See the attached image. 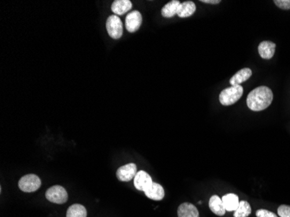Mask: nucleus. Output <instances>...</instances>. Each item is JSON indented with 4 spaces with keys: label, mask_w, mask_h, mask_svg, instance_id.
Returning <instances> with one entry per match:
<instances>
[{
    "label": "nucleus",
    "mask_w": 290,
    "mask_h": 217,
    "mask_svg": "<svg viewBox=\"0 0 290 217\" xmlns=\"http://www.w3.org/2000/svg\"><path fill=\"white\" fill-rule=\"evenodd\" d=\"M273 92L269 87L260 86L250 91L247 98V105L251 110L261 111L268 108L273 101Z\"/></svg>",
    "instance_id": "obj_1"
},
{
    "label": "nucleus",
    "mask_w": 290,
    "mask_h": 217,
    "mask_svg": "<svg viewBox=\"0 0 290 217\" xmlns=\"http://www.w3.org/2000/svg\"><path fill=\"white\" fill-rule=\"evenodd\" d=\"M244 94V88L241 85H235L224 89L219 95V101L224 106L236 104Z\"/></svg>",
    "instance_id": "obj_2"
},
{
    "label": "nucleus",
    "mask_w": 290,
    "mask_h": 217,
    "mask_svg": "<svg viewBox=\"0 0 290 217\" xmlns=\"http://www.w3.org/2000/svg\"><path fill=\"white\" fill-rule=\"evenodd\" d=\"M45 197L48 201L57 204H64L68 201V193L65 188L59 185H55L47 189Z\"/></svg>",
    "instance_id": "obj_3"
},
{
    "label": "nucleus",
    "mask_w": 290,
    "mask_h": 217,
    "mask_svg": "<svg viewBox=\"0 0 290 217\" xmlns=\"http://www.w3.org/2000/svg\"><path fill=\"white\" fill-rule=\"evenodd\" d=\"M18 187L23 192L32 193L35 192L41 187L40 178L33 174L26 175L18 181Z\"/></svg>",
    "instance_id": "obj_4"
},
{
    "label": "nucleus",
    "mask_w": 290,
    "mask_h": 217,
    "mask_svg": "<svg viewBox=\"0 0 290 217\" xmlns=\"http://www.w3.org/2000/svg\"><path fill=\"white\" fill-rule=\"evenodd\" d=\"M106 29L109 36L113 39H119L123 35V23L117 15H111L107 18Z\"/></svg>",
    "instance_id": "obj_5"
},
{
    "label": "nucleus",
    "mask_w": 290,
    "mask_h": 217,
    "mask_svg": "<svg viewBox=\"0 0 290 217\" xmlns=\"http://www.w3.org/2000/svg\"><path fill=\"white\" fill-rule=\"evenodd\" d=\"M142 22H143V18H142V15L139 11H131L126 17V29L129 33H136L137 30H139L140 26L142 25Z\"/></svg>",
    "instance_id": "obj_6"
},
{
    "label": "nucleus",
    "mask_w": 290,
    "mask_h": 217,
    "mask_svg": "<svg viewBox=\"0 0 290 217\" xmlns=\"http://www.w3.org/2000/svg\"><path fill=\"white\" fill-rule=\"evenodd\" d=\"M136 165L135 163H128L126 165L120 167L117 170V178L122 181H129L135 178L136 173Z\"/></svg>",
    "instance_id": "obj_7"
},
{
    "label": "nucleus",
    "mask_w": 290,
    "mask_h": 217,
    "mask_svg": "<svg viewBox=\"0 0 290 217\" xmlns=\"http://www.w3.org/2000/svg\"><path fill=\"white\" fill-rule=\"evenodd\" d=\"M153 183L151 177L145 171L140 170L134 178L135 188L140 191H145Z\"/></svg>",
    "instance_id": "obj_8"
},
{
    "label": "nucleus",
    "mask_w": 290,
    "mask_h": 217,
    "mask_svg": "<svg viewBox=\"0 0 290 217\" xmlns=\"http://www.w3.org/2000/svg\"><path fill=\"white\" fill-rule=\"evenodd\" d=\"M148 198L154 201H161L165 197V189L162 185L157 182H153L149 188L144 191Z\"/></svg>",
    "instance_id": "obj_9"
},
{
    "label": "nucleus",
    "mask_w": 290,
    "mask_h": 217,
    "mask_svg": "<svg viewBox=\"0 0 290 217\" xmlns=\"http://www.w3.org/2000/svg\"><path fill=\"white\" fill-rule=\"evenodd\" d=\"M276 43L271 41H263L258 46V52L261 58L264 59H270L274 57L276 51Z\"/></svg>",
    "instance_id": "obj_10"
},
{
    "label": "nucleus",
    "mask_w": 290,
    "mask_h": 217,
    "mask_svg": "<svg viewBox=\"0 0 290 217\" xmlns=\"http://www.w3.org/2000/svg\"><path fill=\"white\" fill-rule=\"evenodd\" d=\"M252 76V71L249 68H244L242 69L236 73L230 80H229V83L235 86V85H241V83L246 82L247 80L250 78Z\"/></svg>",
    "instance_id": "obj_11"
},
{
    "label": "nucleus",
    "mask_w": 290,
    "mask_h": 217,
    "mask_svg": "<svg viewBox=\"0 0 290 217\" xmlns=\"http://www.w3.org/2000/svg\"><path fill=\"white\" fill-rule=\"evenodd\" d=\"M209 209L213 213L217 215L219 217L224 216L226 213V209L224 204L222 203V200L218 195H212L209 199Z\"/></svg>",
    "instance_id": "obj_12"
},
{
    "label": "nucleus",
    "mask_w": 290,
    "mask_h": 217,
    "mask_svg": "<svg viewBox=\"0 0 290 217\" xmlns=\"http://www.w3.org/2000/svg\"><path fill=\"white\" fill-rule=\"evenodd\" d=\"M132 8V3L129 0H116L111 5V11L115 15H123Z\"/></svg>",
    "instance_id": "obj_13"
},
{
    "label": "nucleus",
    "mask_w": 290,
    "mask_h": 217,
    "mask_svg": "<svg viewBox=\"0 0 290 217\" xmlns=\"http://www.w3.org/2000/svg\"><path fill=\"white\" fill-rule=\"evenodd\" d=\"M178 217H199V212L193 204L184 203L180 205L177 210Z\"/></svg>",
    "instance_id": "obj_14"
},
{
    "label": "nucleus",
    "mask_w": 290,
    "mask_h": 217,
    "mask_svg": "<svg viewBox=\"0 0 290 217\" xmlns=\"http://www.w3.org/2000/svg\"><path fill=\"white\" fill-rule=\"evenodd\" d=\"M180 5H181V2H180L179 0L169 1L168 4H165V6L162 9L163 17L169 18L174 17L175 15H177Z\"/></svg>",
    "instance_id": "obj_15"
},
{
    "label": "nucleus",
    "mask_w": 290,
    "mask_h": 217,
    "mask_svg": "<svg viewBox=\"0 0 290 217\" xmlns=\"http://www.w3.org/2000/svg\"><path fill=\"white\" fill-rule=\"evenodd\" d=\"M222 203L224 204L226 211H236L239 206V197L235 194H227L222 196Z\"/></svg>",
    "instance_id": "obj_16"
},
{
    "label": "nucleus",
    "mask_w": 290,
    "mask_h": 217,
    "mask_svg": "<svg viewBox=\"0 0 290 217\" xmlns=\"http://www.w3.org/2000/svg\"><path fill=\"white\" fill-rule=\"evenodd\" d=\"M196 4L192 1H185L181 3L177 15L180 18H189L195 13L196 11Z\"/></svg>",
    "instance_id": "obj_17"
},
{
    "label": "nucleus",
    "mask_w": 290,
    "mask_h": 217,
    "mask_svg": "<svg viewBox=\"0 0 290 217\" xmlns=\"http://www.w3.org/2000/svg\"><path fill=\"white\" fill-rule=\"evenodd\" d=\"M66 217H87V211L81 204H73L67 210Z\"/></svg>",
    "instance_id": "obj_18"
},
{
    "label": "nucleus",
    "mask_w": 290,
    "mask_h": 217,
    "mask_svg": "<svg viewBox=\"0 0 290 217\" xmlns=\"http://www.w3.org/2000/svg\"><path fill=\"white\" fill-rule=\"evenodd\" d=\"M251 207L249 203L246 201H242L239 203V206L234 213L235 217H248L250 216Z\"/></svg>",
    "instance_id": "obj_19"
},
{
    "label": "nucleus",
    "mask_w": 290,
    "mask_h": 217,
    "mask_svg": "<svg viewBox=\"0 0 290 217\" xmlns=\"http://www.w3.org/2000/svg\"><path fill=\"white\" fill-rule=\"evenodd\" d=\"M278 215L281 217H290V206L281 205L277 210Z\"/></svg>",
    "instance_id": "obj_20"
},
{
    "label": "nucleus",
    "mask_w": 290,
    "mask_h": 217,
    "mask_svg": "<svg viewBox=\"0 0 290 217\" xmlns=\"http://www.w3.org/2000/svg\"><path fill=\"white\" fill-rule=\"evenodd\" d=\"M274 3L276 6L283 9V10H290V0H275Z\"/></svg>",
    "instance_id": "obj_21"
},
{
    "label": "nucleus",
    "mask_w": 290,
    "mask_h": 217,
    "mask_svg": "<svg viewBox=\"0 0 290 217\" xmlns=\"http://www.w3.org/2000/svg\"><path fill=\"white\" fill-rule=\"evenodd\" d=\"M255 215L256 217H278L276 214L266 210H258Z\"/></svg>",
    "instance_id": "obj_22"
},
{
    "label": "nucleus",
    "mask_w": 290,
    "mask_h": 217,
    "mask_svg": "<svg viewBox=\"0 0 290 217\" xmlns=\"http://www.w3.org/2000/svg\"><path fill=\"white\" fill-rule=\"evenodd\" d=\"M203 3H206V4H217L221 3L220 0H202Z\"/></svg>",
    "instance_id": "obj_23"
}]
</instances>
